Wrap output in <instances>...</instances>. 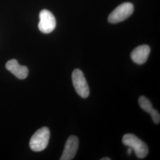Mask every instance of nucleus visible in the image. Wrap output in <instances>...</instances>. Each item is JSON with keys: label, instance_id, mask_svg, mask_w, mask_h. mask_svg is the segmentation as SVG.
<instances>
[{"label": "nucleus", "instance_id": "1", "mask_svg": "<svg viewBox=\"0 0 160 160\" xmlns=\"http://www.w3.org/2000/svg\"><path fill=\"white\" fill-rule=\"evenodd\" d=\"M50 132L48 128L43 127L38 129L31 138L29 146L34 152H40L46 148L49 143Z\"/></svg>", "mask_w": 160, "mask_h": 160}, {"label": "nucleus", "instance_id": "2", "mask_svg": "<svg viewBox=\"0 0 160 160\" xmlns=\"http://www.w3.org/2000/svg\"><path fill=\"white\" fill-rule=\"evenodd\" d=\"M123 143L132 149L139 158H145L148 153L147 144L132 133L125 134L122 138Z\"/></svg>", "mask_w": 160, "mask_h": 160}, {"label": "nucleus", "instance_id": "3", "mask_svg": "<svg viewBox=\"0 0 160 160\" xmlns=\"http://www.w3.org/2000/svg\"><path fill=\"white\" fill-rule=\"evenodd\" d=\"M133 12V6L131 2H124L118 6L109 14L108 21L110 23L121 22L129 17Z\"/></svg>", "mask_w": 160, "mask_h": 160}, {"label": "nucleus", "instance_id": "4", "mask_svg": "<svg viewBox=\"0 0 160 160\" xmlns=\"http://www.w3.org/2000/svg\"><path fill=\"white\" fill-rule=\"evenodd\" d=\"M72 81L77 94L82 98H87L90 94V89L83 72L75 69L72 74Z\"/></svg>", "mask_w": 160, "mask_h": 160}, {"label": "nucleus", "instance_id": "5", "mask_svg": "<svg viewBox=\"0 0 160 160\" xmlns=\"http://www.w3.org/2000/svg\"><path fill=\"white\" fill-rule=\"evenodd\" d=\"M39 18L38 28L41 32L48 34L55 29L56 19L51 12L45 9L42 10L39 14Z\"/></svg>", "mask_w": 160, "mask_h": 160}, {"label": "nucleus", "instance_id": "6", "mask_svg": "<svg viewBox=\"0 0 160 160\" xmlns=\"http://www.w3.org/2000/svg\"><path fill=\"white\" fill-rule=\"evenodd\" d=\"M78 145L79 141L78 138L74 135L70 136L65 143L63 153L60 158V160H73L77 152Z\"/></svg>", "mask_w": 160, "mask_h": 160}, {"label": "nucleus", "instance_id": "7", "mask_svg": "<svg viewBox=\"0 0 160 160\" xmlns=\"http://www.w3.org/2000/svg\"><path fill=\"white\" fill-rule=\"evenodd\" d=\"M6 67L8 71L20 80L25 79L29 74L28 68L26 66L19 65L17 60L14 59L8 61L6 63Z\"/></svg>", "mask_w": 160, "mask_h": 160}, {"label": "nucleus", "instance_id": "8", "mask_svg": "<svg viewBox=\"0 0 160 160\" xmlns=\"http://www.w3.org/2000/svg\"><path fill=\"white\" fill-rule=\"evenodd\" d=\"M149 53L150 48L148 45H143L134 49L132 52L131 57L134 62L141 65L147 61Z\"/></svg>", "mask_w": 160, "mask_h": 160}, {"label": "nucleus", "instance_id": "9", "mask_svg": "<svg viewBox=\"0 0 160 160\" xmlns=\"http://www.w3.org/2000/svg\"><path fill=\"white\" fill-rule=\"evenodd\" d=\"M138 103L141 109L147 113H150L151 110L153 109L152 103L145 96L139 97L138 99Z\"/></svg>", "mask_w": 160, "mask_h": 160}, {"label": "nucleus", "instance_id": "10", "mask_svg": "<svg viewBox=\"0 0 160 160\" xmlns=\"http://www.w3.org/2000/svg\"><path fill=\"white\" fill-rule=\"evenodd\" d=\"M151 116L152 119L153 120V122H154L155 123L158 124L160 122V115L159 112L155 110V109H153L151 110V111L149 113Z\"/></svg>", "mask_w": 160, "mask_h": 160}, {"label": "nucleus", "instance_id": "11", "mask_svg": "<svg viewBox=\"0 0 160 160\" xmlns=\"http://www.w3.org/2000/svg\"><path fill=\"white\" fill-rule=\"evenodd\" d=\"M132 151V149L129 147V148L128 149V153L129 154H131Z\"/></svg>", "mask_w": 160, "mask_h": 160}, {"label": "nucleus", "instance_id": "12", "mask_svg": "<svg viewBox=\"0 0 160 160\" xmlns=\"http://www.w3.org/2000/svg\"><path fill=\"white\" fill-rule=\"evenodd\" d=\"M101 160H111V159L109 157H104V158H102Z\"/></svg>", "mask_w": 160, "mask_h": 160}]
</instances>
